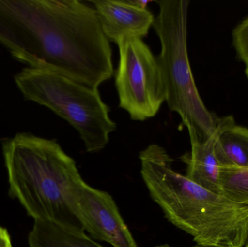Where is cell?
I'll use <instances>...</instances> for the list:
<instances>
[{
    "mask_svg": "<svg viewBox=\"0 0 248 247\" xmlns=\"http://www.w3.org/2000/svg\"><path fill=\"white\" fill-rule=\"evenodd\" d=\"M0 44L28 67L92 88L113 76L112 49L97 12L78 0H0Z\"/></svg>",
    "mask_w": 248,
    "mask_h": 247,
    "instance_id": "cell-1",
    "label": "cell"
},
{
    "mask_svg": "<svg viewBox=\"0 0 248 247\" xmlns=\"http://www.w3.org/2000/svg\"><path fill=\"white\" fill-rule=\"evenodd\" d=\"M2 152L10 194L33 220L82 229L69 205L71 189L82 177L56 141L17 133L4 141Z\"/></svg>",
    "mask_w": 248,
    "mask_h": 247,
    "instance_id": "cell-2",
    "label": "cell"
},
{
    "mask_svg": "<svg viewBox=\"0 0 248 247\" xmlns=\"http://www.w3.org/2000/svg\"><path fill=\"white\" fill-rule=\"evenodd\" d=\"M153 29L160 39L157 57L170 111L180 116L189 138L204 141L211 137L218 118L202 102L189 64L187 51L188 0H160Z\"/></svg>",
    "mask_w": 248,
    "mask_h": 247,
    "instance_id": "cell-3",
    "label": "cell"
},
{
    "mask_svg": "<svg viewBox=\"0 0 248 247\" xmlns=\"http://www.w3.org/2000/svg\"><path fill=\"white\" fill-rule=\"evenodd\" d=\"M15 82L26 100L47 107L73 126L87 152L107 146L116 124L97 88L55 71L31 67L19 72Z\"/></svg>",
    "mask_w": 248,
    "mask_h": 247,
    "instance_id": "cell-4",
    "label": "cell"
},
{
    "mask_svg": "<svg viewBox=\"0 0 248 247\" xmlns=\"http://www.w3.org/2000/svg\"><path fill=\"white\" fill-rule=\"evenodd\" d=\"M116 44L120 55L116 73L119 107L128 113L131 120L151 118L166 100L157 57L141 39L124 38Z\"/></svg>",
    "mask_w": 248,
    "mask_h": 247,
    "instance_id": "cell-5",
    "label": "cell"
},
{
    "mask_svg": "<svg viewBox=\"0 0 248 247\" xmlns=\"http://www.w3.org/2000/svg\"><path fill=\"white\" fill-rule=\"evenodd\" d=\"M70 209L78 224L93 239L113 247H138L113 197L84 180L71 189Z\"/></svg>",
    "mask_w": 248,
    "mask_h": 247,
    "instance_id": "cell-6",
    "label": "cell"
},
{
    "mask_svg": "<svg viewBox=\"0 0 248 247\" xmlns=\"http://www.w3.org/2000/svg\"><path fill=\"white\" fill-rule=\"evenodd\" d=\"M97 12L103 33L109 42L117 44L124 38L142 39L148 34L155 17L147 8L131 0L90 1Z\"/></svg>",
    "mask_w": 248,
    "mask_h": 247,
    "instance_id": "cell-7",
    "label": "cell"
},
{
    "mask_svg": "<svg viewBox=\"0 0 248 247\" xmlns=\"http://www.w3.org/2000/svg\"><path fill=\"white\" fill-rule=\"evenodd\" d=\"M215 152L220 166L248 168V129L236 124L232 116L218 119Z\"/></svg>",
    "mask_w": 248,
    "mask_h": 247,
    "instance_id": "cell-8",
    "label": "cell"
},
{
    "mask_svg": "<svg viewBox=\"0 0 248 247\" xmlns=\"http://www.w3.org/2000/svg\"><path fill=\"white\" fill-rule=\"evenodd\" d=\"M191 152L182 157L186 164V176L195 184L220 194V165L215 152V136L204 141L190 139Z\"/></svg>",
    "mask_w": 248,
    "mask_h": 247,
    "instance_id": "cell-9",
    "label": "cell"
},
{
    "mask_svg": "<svg viewBox=\"0 0 248 247\" xmlns=\"http://www.w3.org/2000/svg\"><path fill=\"white\" fill-rule=\"evenodd\" d=\"M29 247H106L76 226L34 220L29 235Z\"/></svg>",
    "mask_w": 248,
    "mask_h": 247,
    "instance_id": "cell-10",
    "label": "cell"
},
{
    "mask_svg": "<svg viewBox=\"0 0 248 247\" xmlns=\"http://www.w3.org/2000/svg\"><path fill=\"white\" fill-rule=\"evenodd\" d=\"M220 194L241 205H248V168L220 167Z\"/></svg>",
    "mask_w": 248,
    "mask_h": 247,
    "instance_id": "cell-11",
    "label": "cell"
},
{
    "mask_svg": "<svg viewBox=\"0 0 248 247\" xmlns=\"http://www.w3.org/2000/svg\"><path fill=\"white\" fill-rule=\"evenodd\" d=\"M233 44L239 58L248 67V17L233 30Z\"/></svg>",
    "mask_w": 248,
    "mask_h": 247,
    "instance_id": "cell-12",
    "label": "cell"
},
{
    "mask_svg": "<svg viewBox=\"0 0 248 247\" xmlns=\"http://www.w3.org/2000/svg\"><path fill=\"white\" fill-rule=\"evenodd\" d=\"M0 247H13L8 232L0 226Z\"/></svg>",
    "mask_w": 248,
    "mask_h": 247,
    "instance_id": "cell-13",
    "label": "cell"
},
{
    "mask_svg": "<svg viewBox=\"0 0 248 247\" xmlns=\"http://www.w3.org/2000/svg\"><path fill=\"white\" fill-rule=\"evenodd\" d=\"M155 247H172L168 246V245H160V246H157ZM192 247H202V246H199V245H197V246Z\"/></svg>",
    "mask_w": 248,
    "mask_h": 247,
    "instance_id": "cell-14",
    "label": "cell"
},
{
    "mask_svg": "<svg viewBox=\"0 0 248 247\" xmlns=\"http://www.w3.org/2000/svg\"><path fill=\"white\" fill-rule=\"evenodd\" d=\"M246 75H247V77L248 78V68H246Z\"/></svg>",
    "mask_w": 248,
    "mask_h": 247,
    "instance_id": "cell-15",
    "label": "cell"
},
{
    "mask_svg": "<svg viewBox=\"0 0 248 247\" xmlns=\"http://www.w3.org/2000/svg\"><path fill=\"white\" fill-rule=\"evenodd\" d=\"M245 247H248V240L247 243H246V245H245Z\"/></svg>",
    "mask_w": 248,
    "mask_h": 247,
    "instance_id": "cell-16",
    "label": "cell"
}]
</instances>
